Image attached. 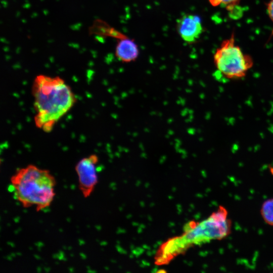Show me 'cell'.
Here are the masks:
<instances>
[{
	"label": "cell",
	"instance_id": "6da1fadb",
	"mask_svg": "<svg viewBox=\"0 0 273 273\" xmlns=\"http://www.w3.org/2000/svg\"><path fill=\"white\" fill-rule=\"evenodd\" d=\"M231 229L228 212L225 208L220 206L207 218L200 222L190 221L185 226L181 235L172 238L162 244L156 253L155 263L167 264L194 245L221 240L229 235Z\"/></svg>",
	"mask_w": 273,
	"mask_h": 273
},
{
	"label": "cell",
	"instance_id": "7a4b0ae2",
	"mask_svg": "<svg viewBox=\"0 0 273 273\" xmlns=\"http://www.w3.org/2000/svg\"><path fill=\"white\" fill-rule=\"evenodd\" d=\"M32 92L35 125L47 132L52 130L55 124L76 102L71 88L58 76H36L32 84Z\"/></svg>",
	"mask_w": 273,
	"mask_h": 273
},
{
	"label": "cell",
	"instance_id": "3957f363",
	"mask_svg": "<svg viewBox=\"0 0 273 273\" xmlns=\"http://www.w3.org/2000/svg\"><path fill=\"white\" fill-rule=\"evenodd\" d=\"M10 181L15 199L24 208L33 206L38 212L54 200L56 181L48 170L30 164L18 169Z\"/></svg>",
	"mask_w": 273,
	"mask_h": 273
},
{
	"label": "cell",
	"instance_id": "277c9868",
	"mask_svg": "<svg viewBox=\"0 0 273 273\" xmlns=\"http://www.w3.org/2000/svg\"><path fill=\"white\" fill-rule=\"evenodd\" d=\"M213 60L218 72L229 79L243 78L253 65L251 57L236 44L234 34L222 41L214 54Z\"/></svg>",
	"mask_w": 273,
	"mask_h": 273
},
{
	"label": "cell",
	"instance_id": "5b68a950",
	"mask_svg": "<svg viewBox=\"0 0 273 273\" xmlns=\"http://www.w3.org/2000/svg\"><path fill=\"white\" fill-rule=\"evenodd\" d=\"M98 156L93 154L81 159L75 168L78 178L79 189L85 198L90 196L98 183Z\"/></svg>",
	"mask_w": 273,
	"mask_h": 273
},
{
	"label": "cell",
	"instance_id": "8992f818",
	"mask_svg": "<svg viewBox=\"0 0 273 273\" xmlns=\"http://www.w3.org/2000/svg\"><path fill=\"white\" fill-rule=\"evenodd\" d=\"M176 28L181 38L190 43L195 42L203 32V26L200 19L190 14H185L178 19Z\"/></svg>",
	"mask_w": 273,
	"mask_h": 273
},
{
	"label": "cell",
	"instance_id": "52a82bcc",
	"mask_svg": "<svg viewBox=\"0 0 273 273\" xmlns=\"http://www.w3.org/2000/svg\"><path fill=\"white\" fill-rule=\"evenodd\" d=\"M139 50L133 39L124 36L118 40L115 49V55L121 61L128 63L138 57Z\"/></svg>",
	"mask_w": 273,
	"mask_h": 273
},
{
	"label": "cell",
	"instance_id": "ba28073f",
	"mask_svg": "<svg viewBox=\"0 0 273 273\" xmlns=\"http://www.w3.org/2000/svg\"><path fill=\"white\" fill-rule=\"evenodd\" d=\"M260 212L264 221L268 224L273 226V198L263 202Z\"/></svg>",
	"mask_w": 273,
	"mask_h": 273
},
{
	"label": "cell",
	"instance_id": "9c48e42d",
	"mask_svg": "<svg viewBox=\"0 0 273 273\" xmlns=\"http://www.w3.org/2000/svg\"><path fill=\"white\" fill-rule=\"evenodd\" d=\"M208 1L213 7L225 8L231 11L239 5L240 0H208Z\"/></svg>",
	"mask_w": 273,
	"mask_h": 273
},
{
	"label": "cell",
	"instance_id": "30bf717a",
	"mask_svg": "<svg viewBox=\"0 0 273 273\" xmlns=\"http://www.w3.org/2000/svg\"><path fill=\"white\" fill-rule=\"evenodd\" d=\"M267 14L272 22H273V0H270L266 5Z\"/></svg>",
	"mask_w": 273,
	"mask_h": 273
}]
</instances>
